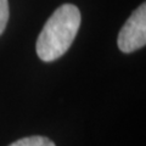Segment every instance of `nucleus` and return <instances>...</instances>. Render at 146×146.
<instances>
[{
	"label": "nucleus",
	"mask_w": 146,
	"mask_h": 146,
	"mask_svg": "<svg viewBox=\"0 0 146 146\" xmlns=\"http://www.w3.org/2000/svg\"><path fill=\"white\" fill-rule=\"evenodd\" d=\"M9 146H56V145L54 144V141H51L46 136L34 135V136L22 138Z\"/></svg>",
	"instance_id": "obj_3"
},
{
	"label": "nucleus",
	"mask_w": 146,
	"mask_h": 146,
	"mask_svg": "<svg viewBox=\"0 0 146 146\" xmlns=\"http://www.w3.org/2000/svg\"><path fill=\"white\" fill-rule=\"evenodd\" d=\"M9 20V3L7 0H0V35L5 31Z\"/></svg>",
	"instance_id": "obj_4"
},
{
	"label": "nucleus",
	"mask_w": 146,
	"mask_h": 146,
	"mask_svg": "<svg viewBox=\"0 0 146 146\" xmlns=\"http://www.w3.org/2000/svg\"><path fill=\"white\" fill-rule=\"evenodd\" d=\"M80 27V11L73 4H63L44 25L36 40V54L44 62L60 58L74 40Z\"/></svg>",
	"instance_id": "obj_1"
},
{
	"label": "nucleus",
	"mask_w": 146,
	"mask_h": 146,
	"mask_svg": "<svg viewBox=\"0 0 146 146\" xmlns=\"http://www.w3.org/2000/svg\"><path fill=\"white\" fill-rule=\"evenodd\" d=\"M122 52L130 54L141 49L146 44V4L141 5L131 13L119 31L117 39Z\"/></svg>",
	"instance_id": "obj_2"
}]
</instances>
